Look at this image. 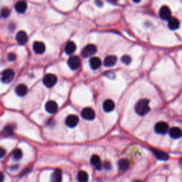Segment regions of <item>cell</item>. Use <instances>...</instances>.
I'll return each instance as SVG.
<instances>
[{"mask_svg":"<svg viewBox=\"0 0 182 182\" xmlns=\"http://www.w3.org/2000/svg\"><path fill=\"white\" fill-rule=\"evenodd\" d=\"M149 100L147 99L140 100L135 105V112L139 115H145L149 113Z\"/></svg>","mask_w":182,"mask_h":182,"instance_id":"obj_1","label":"cell"},{"mask_svg":"<svg viewBox=\"0 0 182 182\" xmlns=\"http://www.w3.org/2000/svg\"><path fill=\"white\" fill-rule=\"evenodd\" d=\"M14 72L12 69H6L2 73V81L4 83H9L14 78Z\"/></svg>","mask_w":182,"mask_h":182,"instance_id":"obj_2","label":"cell"},{"mask_svg":"<svg viewBox=\"0 0 182 182\" xmlns=\"http://www.w3.org/2000/svg\"><path fill=\"white\" fill-rule=\"evenodd\" d=\"M43 83L48 88H51L57 83V77L54 74H47L44 77Z\"/></svg>","mask_w":182,"mask_h":182,"instance_id":"obj_3","label":"cell"},{"mask_svg":"<svg viewBox=\"0 0 182 182\" xmlns=\"http://www.w3.org/2000/svg\"><path fill=\"white\" fill-rule=\"evenodd\" d=\"M97 47L93 44H88L82 51V56L85 58H88L96 53Z\"/></svg>","mask_w":182,"mask_h":182,"instance_id":"obj_4","label":"cell"},{"mask_svg":"<svg viewBox=\"0 0 182 182\" xmlns=\"http://www.w3.org/2000/svg\"><path fill=\"white\" fill-rule=\"evenodd\" d=\"M68 65L72 70L78 69L81 66V59L78 56H73L70 57L68 60Z\"/></svg>","mask_w":182,"mask_h":182,"instance_id":"obj_5","label":"cell"},{"mask_svg":"<svg viewBox=\"0 0 182 182\" xmlns=\"http://www.w3.org/2000/svg\"><path fill=\"white\" fill-rule=\"evenodd\" d=\"M154 129H155V132L156 133L164 134L168 132L169 126L164 122H159V123L156 124L155 127H154Z\"/></svg>","mask_w":182,"mask_h":182,"instance_id":"obj_6","label":"cell"},{"mask_svg":"<svg viewBox=\"0 0 182 182\" xmlns=\"http://www.w3.org/2000/svg\"><path fill=\"white\" fill-rule=\"evenodd\" d=\"M78 122L79 119L78 116L74 115V114H71V115L67 117L65 123H66V124L68 128H73L78 124Z\"/></svg>","mask_w":182,"mask_h":182,"instance_id":"obj_7","label":"cell"},{"mask_svg":"<svg viewBox=\"0 0 182 182\" xmlns=\"http://www.w3.org/2000/svg\"><path fill=\"white\" fill-rule=\"evenodd\" d=\"M159 16L161 17V19L164 20H169L171 18V12L170 9L166 6H163L161 7L160 10L159 12Z\"/></svg>","mask_w":182,"mask_h":182,"instance_id":"obj_8","label":"cell"},{"mask_svg":"<svg viewBox=\"0 0 182 182\" xmlns=\"http://www.w3.org/2000/svg\"><path fill=\"white\" fill-rule=\"evenodd\" d=\"M81 115L84 119H87V120H92L96 117V113H95V111L92 108H86L82 110Z\"/></svg>","mask_w":182,"mask_h":182,"instance_id":"obj_9","label":"cell"},{"mask_svg":"<svg viewBox=\"0 0 182 182\" xmlns=\"http://www.w3.org/2000/svg\"><path fill=\"white\" fill-rule=\"evenodd\" d=\"M45 108H46V110L48 113L53 114L58 110V105L55 101L50 100L46 103V105H45Z\"/></svg>","mask_w":182,"mask_h":182,"instance_id":"obj_10","label":"cell"},{"mask_svg":"<svg viewBox=\"0 0 182 182\" xmlns=\"http://www.w3.org/2000/svg\"><path fill=\"white\" fill-rule=\"evenodd\" d=\"M16 39L19 44L24 45L28 41V36L25 31H20L16 34Z\"/></svg>","mask_w":182,"mask_h":182,"instance_id":"obj_11","label":"cell"},{"mask_svg":"<svg viewBox=\"0 0 182 182\" xmlns=\"http://www.w3.org/2000/svg\"><path fill=\"white\" fill-rule=\"evenodd\" d=\"M33 48H34L35 53H36L38 54H41L44 53L45 50H46L45 44L43 43V42H41V41L35 42V43L34 44Z\"/></svg>","mask_w":182,"mask_h":182,"instance_id":"obj_12","label":"cell"},{"mask_svg":"<svg viewBox=\"0 0 182 182\" xmlns=\"http://www.w3.org/2000/svg\"><path fill=\"white\" fill-rule=\"evenodd\" d=\"M16 93L20 97H23L26 96L28 93V88L24 84H19V86H16V89H15Z\"/></svg>","mask_w":182,"mask_h":182,"instance_id":"obj_13","label":"cell"},{"mask_svg":"<svg viewBox=\"0 0 182 182\" xmlns=\"http://www.w3.org/2000/svg\"><path fill=\"white\" fill-rule=\"evenodd\" d=\"M152 152L154 153V155L156 156V157L158 159H159V160L166 161L169 159L168 154L165 152H161L156 149H152Z\"/></svg>","mask_w":182,"mask_h":182,"instance_id":"obj_14","label":"cell"},{"mask_svg":"<svg viewBox=\"0 0 182 182\" xmlns=\"http://www.w3.org/2000/svg\"><path fill=\"white\" fill-rule=\"evenodd\" d=\"M102 65V61L98 57H93L90 60V66L91 68L93 70H96L99 68Z\"/></svg>","mask_w":182,"mask_h":182,"instance_id":"obj_15","label":"cell"},{"mask_svg":"<svg viewBox=\"0 0 182 182\" xmlns=\"http://www.w3.org/2000/svg\"><path fill=\"white\" fill-rule=\"evenodd\" d=\"M103 110L107 113L113 111L114 108V103L112 100H106L103 103Z\"/></svg>","mask_w":182,"mask_h":182,"instance_id":"obj_16","label":"cell"},{"mask_svg":"<svg viewBox=\"0 0 182 182\" xmlns=\"http://www.w3.org/2000/svg\"><path fill=\"white\" fill-rule=\"evenodd\" d=\"M117 62V58L114 56H108L104 59L103 64L107 67H111L115 65Z\"/></svg>","mask_w":182,"mask_h":182,"instance_id":"obj_17","label":"cell"},{"mask_svg":"<svg viewBox=\"0 0 182 182\" xmlns=\"http://www.w3.org/2000/svg\"><path fill=\"white\" fill-rule=\"evenodd\" d=\"M15 10L18 12V13L22 14L26 12L27 9V4L25 2H18L15 4Z\"/></svg>","mask_w":182,"mask_h":182,"instance_id":"obj_18","label":"cell"},{"mask_svg":"<svg viewBox=\"0 0 182 182\" xmlns=\"http://www.w3.org/2000/svg\"><path fill=\"white\" fill-rule=\"evenodd\" d=\"M91 162L97 169H100L103 166L100 159L98 155H93L91 159Z\"/></svg>","mask_w":182,"mask_h":182,"instance_id":"obj_19","label":"cell"},{"mask_svg":"<svg viewBox=\"0 0 182 182\" xmlns=\"http://www.w3.org/2000/svg\"><path fill=\"white\" fill-rule=\"evenodd\" d=\"M169 134L174 139H178L181 136V131L180 128L177 127H174L169 129Z\"/></svg>","mask_w":182,"mask_h":182,"instance_id":"obj_20","label":"cell"},{"mask_svg":"<svg viewBox=\"0 0 182 182\" xmlns=\"http://www.w3.org/2000/svg\"><path fill=\"white\" fill-rule=\"evenodd\" d=\"M76 49V46L74 42L73 41H68L67 42L66 45V47H65V51L67 54H72L74 53Z\"/></svg>","mask_w":182,"mask_h":182,"instance_id":"obj_21","label":"cell"},{"mask_svg":"<svg viewBox=\"0 0 182 182\" xmlns=\"http://www.w3.org/2000/svg\"><path fill=\"white\" fill-rule=\"evenodd\" d=\"M168 26L170 29L176 30L179 29V26H180V22H179V19L176 18H174L173 17V18H171L169 20Z\"/></svg>","mask_w":182,"mask_h":182,"instance_id":"obj_22","label":"cell"},{"mask_svg":"<svg viewBox=\"0 0 182 182\" xmlns=\"http://www.w3.org/2000/svg\"><path fill=\"white\" fill-rule=\"evenodd\" d=\"M118 168L121 171H125L129 168V161L126 159H122L118 161Z\"/></svg>","mask_w":182,"mask_h":182,"instance_id":"obj_23","label":"cell"},{"mask_svg":"<svg viewBox=\"0 0 182 182\" xmlns=\"http://www.w3.org/2000/svg\"><path fill=\"white\" fill-rule=\"evenodd\" d=\"M61 171L56 169L51 175V182H61Z\"/></svg>","mask_w":182,"mask_h":182,"instance_id":"obj_24","label":"cell"},{"mask_svg":"<svg viewBox=\"0 0 182 182\" xmlns=\"http://www.w3.org/2000/svg\"><path fill=\"white\" fill-rule=\"evenodd\" d=\"M77 179L78 182H88V174L84 171H80L77 176Z\"/></svg>","mask_w":182,"mask_h":182,"instance_id":"obj_25","label":"cell"},{"mask_svg":"<svg viewBox=\"0 0 182 182\" xmlns=\"http://www.w3.org/2000/svg\"><path fill=\"white\" fill-rule=\"evenodd\" d=\"M13 157L15 160H19L22 157V152L21 149H16L13 152Z\"/></svg>","mask_w":182,"mask_h":182,"instance_id":"obj_26","label":"cell"},{"mask_svg":"<svg viewBox=\"0 0 182 182\" xmlns=\"http://www.w3.org/2000/svg\"><path fill=\"white\" fill-rule=\"evenodd\" d=\"M121 61H122V62H123V63L126 64V65H129V63H131L132 59H131L130 56H128V55H125V56H123V57H122Z\"/></svg>","mask_w":182,"mask_h":182,"instance_id":"obj_27","label":"cell"},{"mask_svg":"<svg viewBox=\"0 0 182 182\" xmlns=\"http://www.w3.org/2000/svg\"><path fill=\"white\" fill-rule=\"evenodd\" d=\"M3 133L4 134H6V135H10V134H13V128H12L10 125L7 126L6 128L4 129Z\"/></svg>","mask_w":182,"mask_h":182,"instance_id":"obj_28","label":"cell"},{"mask_svg":"<svg viewBox=\"0 0 182 182\" xmlns=\"http://www.w3.org/2000/svg\"><path fill=\"white\" fill-rule=\"evenodd\" d=\"M0 14H1L2 17H4V18H7V17H8L9 15L10 14V11H9V9L3 8L1 10V12H0Z\"/></svg>","mask_w":182,"mask_h":182,"instance_id":"obj_29","label":"cell"},{"mask_svg":"<svg viewBox=\"0 0 182 182\" xmlns=\"http://www.w3.org/2000/svg\"><path fill=\"white\" fill-rule=\"evenodd\" d=\"M16 58V54H14V53H10L8 55V60L10 61H13Z\"/></svg>","mask_w":182,"mask_h":182,"instance_id":"obj_30","label":"cell"},{"mask_svg":"<svg viewBox=\"0 0 182 182\" xmlns=\"http://www.w3.org/2000/svg\"><path fill=\"white\" fill-rule=\"evenodd\" d=\"M5 154H6V150L4 148L0 147V158H2L4 156Z\"/></svg>","mask_w":182,"mask_h":182,"instance_id":"obj_31","label":"cell"},{"mask_svg":"<svg viewBox=\"0 0 182 182\" xmlns=\"http://www.w3.org/2000/svg\"><path fill=\"white\" fill-rule=\"evenodd\" d=\"M103 166H104V167L107 169V170H108V169H110V168H111V164H110V163L109 162V161H105V162L104 163Z\"/></svg>","mask_w":182,"mask_h":182,"instance_id":"obj_32","label":"cell"},{"mask_svg":"<svg viewBox=\"0 0 182 182\" xmlns=\"http://www.w3.org/2000/svg\"><path fill=\"white\" fill-rule=\"evenodd\" d=\"M4 179V175L3 173L0 172V182H3Z\"/></svg>","mask_w":182,"mask_h":182,"instance_id":"obj_33","label":"cell"},{"mask_svg":"<svg viewBox=\"0 0 182 182\" xmlns=\"http://www.w3.org/2000/svg\"><path fill=\"white\" fill-rule=\"evenodd\" d=\"M134 182H141V181H135Z\"/></svg>","mask_w":182,"mask_h":182,"instance_id":"obj_34","label":"cell"}]
</instances>
